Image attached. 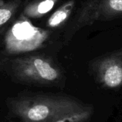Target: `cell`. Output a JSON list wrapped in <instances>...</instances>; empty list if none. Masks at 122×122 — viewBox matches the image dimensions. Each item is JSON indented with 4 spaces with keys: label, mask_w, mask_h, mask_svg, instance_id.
Masks as SVG:
<instances>
[{
    "label": "cell",
    "mask_w": 122,
    "mask_h": 122,
    "mask_svg": "<svg viewBox=\"0 0 122 122\" xmlns=\"http://www.w3.org/2000/svg\"><path fill=\"white\" fill-rule=\"evenodd\" d=\"M90 70L99 85L107 89L122 86V49L92 60Z\"/></svg>",
    "instance_id": "obj_5"
},
{
    "label": "cell",
    "mask_w": 122,
    "mask_h": 122,
    "mask_svg": "<svg viewBox=\"0 0 122 122\" xmlns=\"http://www.w3.org/2000/svg\"><path fill=\"white\" fill-rule=\"evenodd\" d=\"M59 0H36L29 4L24 9V16L29 18H40L49 12Z\"/></svg>",
    "instance_id": "obj_6"
},
{
    "label": "cell",
    "mask_w": 122,
    "mask_h": 122,
    "mask_svg": "<svg viewBox=\"0 0 122 122\" xmlns=\"http://www.w3.org/2000/svg\"><path fill=\"white\" fill-rule=\"evenodd\" d=\"M93 112L94 109L89 110L86 112L68 116L54 122H89Z\"/></svg>",
    "instance_id": "obj_9"
},
{
    "label": "cell",
    "mask_w": 122,
    "mask_h": 122,
    "mask_svg": "<svg viewBox=\"0 0 122 122\" xmlns=\"http://www.w3.org/2000/svg\"><path fill=\"white\" fill-rule=\"evenodd\" d=\"M75 6L74 0H69L56 9L48 19L47 25L50 28H58L69 18Z\"/></svg>",
    "instance_id": "obj_7"
},
{
    "label": "cell",
    "mask_w": 122,
    "mask_h": 122,
    "mask_svg": "<svg viewBox=\"0 0 122 122\" xmlns=\"http://www.w3.org/2000/svg\"><path fill=\"white\" fill-rule=\"evenodd\" d=\"M4 4V0H0V6H1Z\"/></svg>",
    "instance_id": "obj_10"
},
{
    "label": "cell",
    "mask_w": 122,
    "mask_h": 122,
    "mask_svg": "<svg viewBox=\"0 0 122 122\" xmlns=\"http://www.w3.org/2000/svg\"><path fill=\"white\" fill-rule=\"evenodd\" d=\"M6 65L7 74L23 84L58 86L64 81L61 68L48 56L34 54L16 57L9 60Z\"/></svg>",
    "instance_id": "obj_2"
},
{
    "label": "cell",
    "mask_w": 122,
    "mask_h": 122,
    "mask_svg": "<svg viewBox=\"0 0 122 122\" xmlns=\"http://www.w3.org/2000/svg\"><path fill=\"white\" fill-rule=\"evenodd\" d=\"M122 16V0H85L65 33L69 41L81 28Z\"/></svg>",
    "instance_id": "obj_4"
},
{
    "label": "cell",
    "mask_w": 122,
    "mask_h": 122,
    "mask_svg": "<svg viewBox=\"0 0 122 122\" xmlns=\"http://www.w3.org/2000/svg\"><path fill=\"white\" fill-rule=\"evenodd\" d=\"M49 36V31L34 26L23 16L6 33L4 40L5 53L17 55L38 50L45 46Z\"/></svg>",
    "instance_id": "obj_3"
},
{
    "label": "cell",
    "mask_w": 122,
    "mask_h": 122,
    "mask_svg": "<svg viewBox=\"0 0 122 122\" xmlns=\"http://www.w3.org/2000/svg\"><path fill=\"white\" fill-rule=\"evenodd\" d=\"M21 4V0H11L0 6V27L11 19Z\"/></svg>",
    "instance_id": "obj_8"
},
{
    "label": "cell",
    "mask_w": 122,
    "mask_h": 122,
    "mask_svg": "<svg viewBox=\"0 0 122 122\" xmlns=\"http://www.w3.org/2000/svg\"><path fill=\"white\" fill-rule=\"evenodd\" d=\"M7 107L11 116L19 122H54L94 109L92 106L69 96L33 92L9 99Z\"/></svg>",
    "instance_id": "obj_1"
}]
</instances>
